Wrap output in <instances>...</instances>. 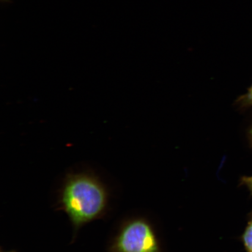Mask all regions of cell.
I'll use <instances>...</instances> for the list:
<instances>
[{
    "instance_id": "6da1fadb",
    "label": "cell",
    "mask_w": 252,
    "mask_h": 252,
    "mask_svg": "<svg viewBox=\"0 0 252 252\" xmlns=\"http://www.w3.org/2000/svg\"><path fill=\"white\" fill-rule=\"evenodd\" d=\"M108 194L101 182L86 173L71 175L62 189L60 204L77 229L105 213Z\"/></svg>"
},
{
    "instance_id": "5b68a950",
    "label": "cell",
    "mask_w": 252,
    "mask_h": 252,
    "mask_svg": "<svg viewBox=\"0 0 252 252\" xmlns=\"http://www.w3.org/2000/svg\"><path fill=\"white\" fill-rule=\"evenodd\" d=\"M241 184L245 186L252 193V176H244L242 178Z\"/></svg>"
},
{
    "instance_id": "52a82bcc",
    "label": "cell",
    "mask_w": 252,
    "mask_h": 252,
    "mask_svg": "<svg viewBox=\"0 0 252 252\" xmlns=\"http://www.w3.org/2000/svg\"><path fill=\"white\" fill-rule=\"evenodd\" d=\"M1 252H15L14 251Z\"/></svg>"
},
{
    "instance_id": "277c9868",
    "label": "cell",
    "mask_w": 252,
    "mask_h": 252,
    "mask_svg": "<svg viewBox=\"0 0 252 252\" xmlns=\"http://www.w3.org/2000/svg\"><path fill=\"white\" fill-rule=\"evenodd\" d=\"M242 239L246 251L247 252H252V219L249 222Z\"/></svg>"
},
{
    "instance_id": "8992f818",
    "label": "cell",
    "mask_w": 252,
    "mask_h": 252,
    "mask_svg": "<svg viewBox=\"0 0 252 252\" xmlns=\"http://www.w3.org/2000/svg\"><path fill=\"white\" fill-rule=\"evenodd\" d=\"M247 136L250 146L252 149V124L248 127L247 131Z\"/></svg>"
},
{
    "instance_id": "3957f363",
    "label": "cell",
    "mask_w": 252,
    "mask_h": 252,
    "mask_svg": "<svg viewBox=\"0 0 252 252\" xmlns=\"http://www.w3.org/2000/svg\"><path fill=\"white\" fill-rule=\"evenodd\" d=\"M236 108L241 112H244L252 107V84L248 88L247 93L239 96L234 103Z\"/></svg>"
},
{
    "instance_id": "7a4b0ae2",
    "label": "cell",
    "mask_w": 252,
    "mask_h": 252,
    "mask_svg": "<svg viewBox=\"0 0 252 252\" xmlns=\"http://www.w3.org/2000/svg\"><path fill=\"white\" fill-rule=\"evenodd\" d=\"M110 252H162L155 231L149 222L135 219L120 229Z\"/></svg>"
}]
</instances>
